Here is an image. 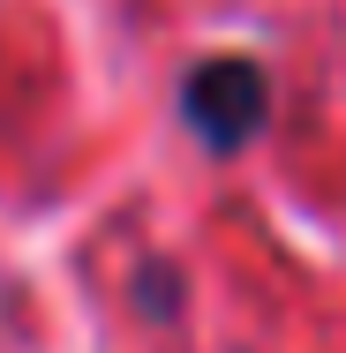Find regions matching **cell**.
Listing matches in <instances>:
<instances>
[{
	"label": "cell",
	"mask_w": 346,
	"mask_h": 353,
	"mask_svg": "<svg viewBox=\"0 0 346 353\" xmlns=\"http://www.w3.org/2000/svg\"><path fill=\"white\" fill-rule=\"evenodd\" d=\"M181 121L218 158L249 150V143L264 136V121H271V75H264V61H249V53H211V61H196L189 83H181Z\"/></svg>",
	"instance_id": "cell-1"
}]
</instances>
